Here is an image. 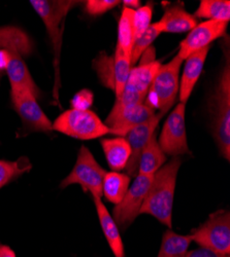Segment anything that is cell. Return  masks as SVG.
Segmentation results:
<instances>
[{
    "mask_svg": "<svg viewBox=\"0 0 230 257\" xmlns=\"http://www.w3.org/2000/svg\"><path fill=\"white\" fill-rule=\"evenodd\" d=\"M181 165L182 159L174 157L157 171L139 212L153 216L170 228L173 225L175 190Z\"/></svg>",
    "mask_w": 230,
    "mask_h": 257,
    "instance_id": "obj_1",
    "label": "cell"
},
{
    "mask_svg": "<svg viewBox=\"0 0 230 257\" xmlns=\"http://www.w3.org/2000/svg\"><path fill=\"white\" fill-rule=\"evenodd\" d=\"M0 49L6 50L10 55L7 72L11 88L26 89L38 98L40 91L23 60V57L32 52V42L28 35L16 27L0 28Z\"/></svg>",
    "mask_w": 230,
    "mask_h": 257,
    "instance_id": "obj_2",
    "label": "cell"
},
{
    "mask_svg": "<svg viewBox=\"0 0 230 257\" xmlns=\"http://www.w3.org/2000/svg\"><path fill=\"white\" fill-rule=\"evenodd\" d=\"M223 68L211 100L212 128L221 156L230 160V69Z\"/></svg>",
    "mask_w": 230,
    "mask_h": 257,
    "instance_id": "obj_3",
    "label": "cell"
},
{
    "mask_svg": "<svg viewBox=\"0 0 230 257\" xmlns=\"http://www.w3.org/2000/svg\"><path fill=\"white\" fill-rule=\"evenodd\" d=\"M183 62L177 55L171 62L161 65L145 97L144 103L155 110L159 109L162 114L169 111L176 101L180 89L179 74Z\"/></svg>",
    "mask_w": 230,
    "mask_h": 257,
    "instance_id": "obj_4",
    "label": "cell"
},
{
    "mask_svg": "<svg viewBox=\"0 0 230 257\" xmlns=\"http://www.w3.org/2000/svg\"><path fill=\"white\" fill-rule=\"evenodd\" d=\"M53 130L80 140H91L111 134V128L91 110L69 109L52 123Z\"/></svg>",
    "mask_w": 230,
    "mask_h": 257,
    "instance_id": "obj_5",
    "label": "cell"
},
{
    "mask_svg": "<svg viewBox=\"0 0 230 257\" xmlns=\"http://www.w3.org/2000/svg\"><path fill=\"white\" fill-rule=\"evenodd\" d=\"M32 8L37 15L43 20L49 33L53 45L55 56V70H56V87H58V67L60 61L61 45H62V31H63V22L71 9L76 7L79 2L71 0H60V2H49V0H31Z\"/></svg>",
    "mask_w": 230,
    "mask_h": 257,
    "instance_id": "obj_6",
    "label": "cell"
},
{
    "mask_svg": "<svg viewBox=\"0 0 230 257\" xmlns=\"http://www.w3.org/2000/svg\"><path fill=\"white\" fill-rule=\"evenodd\" d=\"M191 241L200 248L213 252L230 254V213L228 210H219L206 219L200 226L189 234Z\"/></svg>",
    "mask_w": 230,
    "mask_h": 257,
    "instance_id": "obj_7",
    "label": "cell"
},
{
    "mask_svg": "<svg viewBox=\"0 0 230 257\" xmlns=\"http://www.w3.org/2000/svg\"><path fill=\"white\" fill-rule=\"evenodd\" d=\"M106 174L107 171L97 163L89 148L83 145L80 148L72 171L62 180L60 186L64 188L72 184H79L84 191H89L92 197L101 198L102 183Z\"/></svg>",
    "mask_w": 230,
    "mask_h": 257,
    "instance_id": "obj_8",
    "label": "cell"
},
{
    "mask_svg": "<svg viewBox=\"0 0 230 257\" xmlns=\"http://www.w3.org/2000/svg\"><path fill=\"white\" fill-rule=\"evenodd\" d=\"M154 175L144 176L137 174L133 183L129 186L123 200L116 205L113 218L121 229H126L139 215L140 208L153 182Z\"/></svg>",
    "mask_w": 230,
    "mask_h": 257,
    "instance_id": "obj_9",
    "label": "cell"
},
{
    "mask_svg": "<svg viewBox=\"0 0 230 257\" xmlns=\"http://www.w3.org/2000/svg\"><path fill=\"white\" fill-rule=\"evenodd\" d=\"M158 143L166 156L180 157L191 154L187 143L185 104L179 103L175 110L166 118Z\"/></svg>",
    "mask_w": 230,
    "mask_h": 257,
    "instance_id": "obj_10",
    "label": "cell"
},
{
    "mask_svg": "<svg viewBox=\"0 0 230 257\" xmlns=\"http://www.w3.org/2000/svg\"><path fill=\"white\" fill-rule=\"evenodd\" d=\"M11 99L16 112L29 130L46 133L53 130L52 122L40 108L37 98L30 91L11 88Z\"/></svg>",
    "mask_w": 230,
    "mask_h": 257,
    "instance_id": "obj_11",
    "label": "cell"
},
{
    "mask_svg": "<svg viewBox=\"0 0 230 257\" xmlns=\"http://www.w3.org/2000/svg\"><path fill=\"white\" fill-rule=\"evenodd\" d=\"M227 24L225 22H216V21H204L197 24L181 41L178 56L185 61L193 53L210 47L212 42L222 36H224Z\"/></svg>",
    "mask_w": 230,
    "mask_h": 257,
    "instance_id": "obj_12",
    "label": "cell"
},
{
    "mask_svg": "<svg viewBox=\"0 0 230 257\" xmlns=\"http://www.w3.org/2000/svg\"><path fill=\"white\" fill-rule=\"evenodd\" d=\"M155 114L156 110L143 102L127 107L118 113H110L104 123L111 128L112 135L125 137L133 127L149 120Z\"/></svg>",
    "mask_w": 230,
    "mask_h": 257,
    "instance_id": "obj_13",
    "label": "cell"
},
{
    "mask_svg": "<svg viewBox=\"0 0 230 257\" xmlns=\"http://www.w3.org/2000/svg\"><path fill=\"white\" fill-rule=\"evenodd\" d=\"M163 115L164 114L162 113H156L149 120L133 127L125 136V139L127 140L131 148V156L126 168H125L126 174L129 177H135L137 175L139 157L144 146L147 145L152 136L156 133V128Z\"/></svg>",
    "mask_w": 230,
    "mask_h": 257,
    "instance_id": "obj_14",
    "label": "cell"
},
{
    "mask_svg": "<svg viewBox=\"0 0 230 257\" xmlns=\"http://www.w3.org/2000/svg\"><path fill=\"white\" fill-rule=\"evenodd\" d=\"M210 47L201 49L188 57L185 61V67L180 83V103L186 104L191 96L195 84L202 72L204 61L207 57Z\"/></svg>",
    "mask_w": 230,
    "mask_h": 257,
    "instance_id": "obj_15",
    "label": "cell"
},
{
    "mask_svg": "<svg viewBox=\"0 0 230 257\" xmlns=\"http://www.w3.org/2000/svg\"><path fill=\"white\" fill-rule=\"evenodd\" d=\"M92 198L96 207L98 220L103 230L104 237H106L111 247V250L113 251L116 257H124V254H125L124 245H123V241L120 235V231L117 223L115 222L113 216L110 214L106 205H104L103 202L101 201V198L99 197H92Z\"/></svg>",
    "mask_w": 230,
    "mask_h": 257,
    "instance_id": "obj_16",
    "label": "cell"
},
{
    "mask_svg": "<svg viewBox=\"0 0 230 257\" xmlns=\"http://www.w3.org/2000/svg\"><path fill=\"white\" fill-rule=\"evenodd\" d=\"M162 26V33H184L191 31L196 25L197 20L188 13L182 5H174L167 8L159 21Z\"/></svg>",
    "mask_w": 230,
    "mask_h": 257,
    "instance_id": "obj_17",
    "label": "cell"
},
{
    "mask_svg": "<svg viewBox=\"0 0 230 257\" xmlns=\"http://www.w3.org/2000/svg\"><path fill=\"white\" fill-rule=\"evenodd\" d=\"M161 66L160 62L153 61L139 64L137 67L131 68L124 90L135 92L143 97H147L151 83Z\"/></svg>",
    "mask_w": 230,
    "mask_h": 257,
    "instance_id": "obj_18",
    "label": "cell"
},
{
    "mask_svg": "<svg viewBox=\"0 0 230 257\" xmlns=\"http://www.w3.org/2000/svg\"><path fill=\"white\" fill-rule=\"evenodd\" d=\"M104 156L110 168L118 172L126 168L131 156V148L127 140L123 137L102 139L100 141Z\"/></svg>",
    "mask_w": 230,
    "mask_h": 257,
    "instance_id": "obj_19",
    "label": "cell"
},
{
    "mask_svg": "<svg viewBox=\"0 0 230 257\" xmlns=\"http://www.w3.org/2000/svg\"><path fill=\"white\" fill-rule=\"evenodd\" d=\"M166 162V155L162 152L158 143V137L155 133L150 141L144 146L139 157L137 174L150 176L155 175L157 171Z\"/></svg>",
    "mask_w": 230,
    "mask_h": 257,
    "instance_id": "obj_20",
    "label": "cell"
},
{
    "mask_svg": "<svg viewBox=\"0 0 230 257\" xmlns=\"http://www.w3.org/2000/svg\"><path fill=\"white\" fill-rule=\"evenodd\" d=\"M131 177L119 172H107L102 183V195L108 201L118 205L130 186Z\"/></svg>",
    "mask_w": 230,
    "mask_h": 257,
    "instance_id": "obj_21",
    "label": "cell"
},
{
    "mask_svg": "<svg viewBox=\"0 0 230 257\" xmlns=\"http://www.w3.org/2000/svg\"><path fill=\"white\" fill-rule=\"evenodd\" d=\"M191 242L189 234L183 235L172 230H166L157 257H186Z\"/></svg>",
    "mask_w": 230,
    "mask_h": 257,
    "instance_id": "obj_22",
    "label": "cell"
},
{
    "mask_svg": "<svg viewBox=\"0 0 230 257\" xmlns=\"http://www.w3.org/2000/svg\"><path fill=\"white\" fill-rule=\"evenodd\" d=\"M134 10L124 8L118 25V42L117 47L129 59L134 44V27H133Z\"/></svg>",
    "mask_w": 230,
    "mask_h": 257,
    "instance_id": "obj_23",
    "label": "cell"
},
{
    "mask_svg": "<svg viewBox=\"0 0 230 257\" xmlns=\"http://www.w3.org/2000/svg\"><path fill=\"white\" fill-rule=\"evenodd\" d=\"M193 17L228 23L230 20V3L228 0H201Z\"/></svg>",
    "mask_w": 230,
    "mask_h": 257,
    "instance_id": "obj_24",
    "label": "cell"
},
{
    "mask_svg": "<svg viewBox=\"0 0 230 257\" xmlns=\"http://www.w3.org/2000/svg\"><path fill=\"white\" fill-rule=\"evenodd\" d=\"M113 64H114L113 66L114 91L117 98L122 94L125 88V84L127 82V79L131 70L130 59L117 47Z\"/></svg>",
    "mask_w": 230,
    "mask_h": 257,
    "instance_id": "obj_25",
    "label": "cell"
},
{
    "mask_svg": "<svg viewBox=\"0 0 230 257\" xmlns=\"http://www.w3.org/2000/svg\"><path fill=\"white\" fill-rule=\"evenodd\" d=\"M31 168V163L24 157L14 162L0 160V188H3L24 173L29 172Z\"/></svg>",
    "mask_w": 230,
    "mask_h": 257,
    "instance_id": "obj_26",
    "label": "cell"
},
{
    "mask_svg": "<svg viewBox=\"0 0 230 257\" xmlns=\"http://www.w3.org/2000/svg\"><path fill=\"white\" fill-rule=\"evenodd\" d=\"M161 33H162V26L158 21V22L151 24L150 27L145 30V32L141 36H139L134 40V44L131 51V56H130L131 67L135 65L137 61L139 60V58L141 57V55L151 47L152 42Z\"/></svg>",
    "mask_w": 230,
    "mask_h": 257,
    "instance_id": "obj_27",
    "label": "cell"
},
{
    "mask_svg": "<svg viewBox=\"0 0 230 257\" xmlns=\"http://www.w3.org/2000/svg\"><path fill=\"white\" fill-rule=\"evenodd\" d=\"M153 15L152 5H147L138 8L134 11L133 15V27H134V40L141 36L145 30L151 25V20Z\"/></svg>",
    "mask_w": 230,
    "mask_h": 257,
    "instance_id": "obj_28",
    "label": "cell"
},
{
    "mask_svg": "<svg viewBox=\"0 0 230 257\" xmlns=\"http://www.w3.org/2000/svg\"><path fill=\"white\" fill-rule=\"evenodd\" d=\"M119 4V0H88L85 3V11L90 16H100L113 10Z\"/></svg>",
    "mask_w": 230,
    "mask_h": 257,
    "instance_id": "obj_29",
    "label": "cell"
},
{
    "mask_svg": "<svg viewBox=\"0 0 230 257\" xmlns=\"http://www.w3.org/2000/svg\"><path fill=\"white\" fill-rule=\"evenodd\" d=\"M94 96L89 90H82L78 92L71 99V109L75 110H89L93 104Z\"/></svg>",
    "mask_w": 230,
    "mask_h": 257,
    "instance_id": "obj_30",
    "label": "cell"
},
{
    "mask_svg": "<svg viewBox=\"0 0 230 257\" xmlns=\"http://www.w3.org/2000/svg\"><path fill=\"white\" fill-rule=\"evenodd\" d=\"M186 257H230L229 255H223L216 252H213L208 249L204 248H197L191 251H188Z\"/></svg>",
    "mask_w": 230,
    "mask_h": 257,
    "instance_id": "obj_31",
    "label": "cell"
},
{
    "mask_svg": "<svg viewBox=\"0 0 230 257\" xmlns=\"http://www.w3.org/2000/svg\"><path fill=\"white\" fill-rule=\"evenodd\" d=\"M10 63V55L6 50L0 49V69L7 70Z\"/></svg>",
    "mask_w": 230,
    "mask_h": 257,
    "instance_id": "obj_32",
    "label": "cell"
},
{
    "mask_svg": "<svg viewBox=\"0 0 230 257\" xmlns=\"http://www.w3.org/2000/svg\"><path fill=\"white\" fill-rule=\"evenodd\" d=\"M0 257H16L13 249L7 245H0Z\"/></svg>",
    "mask_w": 230,
    "mask_h": 257,
    "instance_id": "obj_33",
    "label": "cell"
},
{
    "mask_svg": "<svg viewBox=\"0 0 230 257\" xmlns=\"http://www.w3.org/2000/svg\"><path fill=\"white\" fill-rule=\"evenodd\" d=\"M123 4L124 8H128L131 10H133V8L138 9L140 6V2H138V0H124Z\"/></svg>",
    "mask_w": 230,
    "mask_h": 257,
    "instance_id": "obj_34",
    "label": "cell"
}]
</instances>
